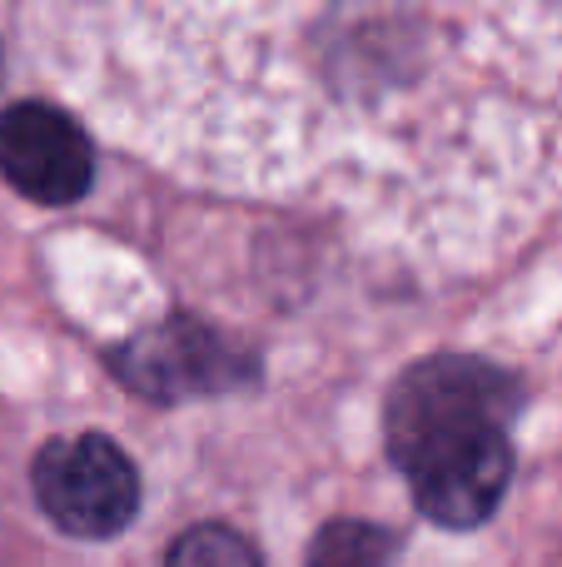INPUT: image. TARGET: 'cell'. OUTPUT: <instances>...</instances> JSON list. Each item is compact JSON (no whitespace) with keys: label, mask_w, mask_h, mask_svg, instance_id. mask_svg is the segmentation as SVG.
Returning <instances> with one entry per match:
<instances>
[{"label":"cell","mask_w":562,"mask_h":567,"mask_svg":"<svg viewBox=\"0 0 562 567\" xmlns=\"http://www.w3.org/2000/svg\"><path fill=\"white\" fill-rule=\"evenodd\" d=\"M95 175L85 130L45 100H15L0 115V179L35 205H75Z\"/></svg>","instance_id":"obj_4"},{"label":"cell","mask_w":562,"mask_h":567,"mask_svg":"<svg viewBox=\"0 0 562 567\" xmlns=\"http://www.w3.org/2000/svg\"><path fill=\"white\" fill-rule=\"evenodd\" d=\"M30 488L45 518L70 538H115L139 513V473L105 433H65L35 453Z\"/></svg>","instance_id":"obj_2"},{"label":"cell","mask_w":562,"mask_h":567,"mask_svg":"<svg viewBox=\"0 0 562 567\" xmlns=\"http://www.w3.org/2000/svg\"><path fill=\"white\" fill-rule=\"evenodd\" d=\"M518 383L488 359H424L394 383L388 453L418 513L438 528H478L513 483Z\"/></svg>","instance_id":"obj_1"},{"label":"cell","mask_w":562,"mask_h":567,"mask_svg":"<svg viewBox=\"0 0 562 567\" xmlns=\"http://www.w3.org/2000/svg\"><path fill=\"white\" fill-rule=\"evenodd\" d=\"M309 567H398V543L378 523L334 518L309 543Z\"/></svg>","instance_id":"obj_5"},{"label":"cell","mask_w":562,"mask_h":567,"mask_svg":"<svg viewBox=\"0 0 562 567\" xmlns=\"http://www.w3.org/2000/svg\"><path fill=\"white\" fill-rule=\"evenodd\" d=\"M115 373L125 389L149 403H185L235 393L249 379V359L239 343L199 319H159L129 333L115 349Z\"/></svg>","instance_id":"obj_3"},{"label":"cell","mask_w":562,"mask_h":567,"mask_svg":"<svg viewBox=\"0 0 562 567\" xmlns=\"http://www.w3.org/2000/svg\"><path fill=\"white\" fill-rule=\"evenodd\" d=\"M169 567H264L249 538H239L225 523H199V528L179 533L169 548Z\"/></svg>","instance_id":"obj_6"}]
</instances>
